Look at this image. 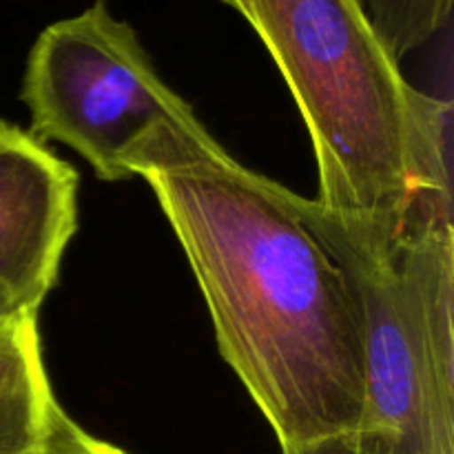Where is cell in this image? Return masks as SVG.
I'll return each instance as SVG.
<instances>
[{"mask_svg": "<svg viewBox=\"0 0 454 454\" xmlns=\"http://www.w3.org/2000/svg\"><path fill=\"white\" fill-rule=\"evenodd\" d=\"M158 198L202 291L222 359L282 450L368 428L353 295L297 193L248 171L198 118L129 162Z\"/></svg>", "mask_w": 454, "mask_h": 454, "instance_id": "cell-1", "label": "cell"}, {"mask_svg": "<svg viewBox=\"0 0 454 454\" xmlns=\"http://www.w3.org/2000/svg\"><path fill=\"white\" fill-rule=\"evenodd\" d=\"M75 229V168L0 120V324L38 317Z\"/></svg>", "mask_w": 454, "mask_h": 454, "instance_id": "cell-4", "label": "cell"}, {"mask_svg": "<svg viewBox=\"0 0 454 454\" xmlns=\"http://www.w3.org/2000/svg\"><path fill=\"white\" fill-rule=\"evenodd\" d=\"M20 98L31 136L74 149L105 182L131 180L129 162L158 129L198 118L106 0L40 31Z\"/></svg>", "mask_w": 454, "mask_h": 454, "instance_id": "cell-3", "label": "cell"}, {"mask_svg": "<svg viewBox=\"0 0 454 454\" xmlns=\"http://www.w3.org/2000/svg\"><path fill=\"white\" fill-rule=\"evenodd\" d=\"M282 454H395L388 439L380 430H357L337 434L322 442L282 450Z\"/></svg>", "mask_w": 454, "mask_h": 454, "instance_id": "cell-8", "label": "cell"}, {"mask_svg": "<svg viewBox=\"0 0 454 454\" xmlns=\"http://www.w3.org/2000/svg\"><path fill=\"white\" fill-rule=\"evenodd\" d=\"M56 403L38 317L0 324V454L34 450Z\"/></svg>", "mask_w": 454, "mask_h": 454, "instance_id": "cell-5", "label": "cell"}, {"mask_svg": "<svg viewBox=\"0 0 454 454\" xmlns=\"http://www.w3.org/2000/svg\"><path fill=\"white\" fill-rule=\"evenodd\" d=\"M362 4L386 47L402 62L450 25L454 0H362Z\"/></svg>", "mask_w": 454, "mask_h": 454, "instance_id": "cell-6", "label": "cell"}, {"mask_svg": "<svg viewBox=\"0 0 454 454\" xmlns=\"http://www.w3.org/2000/svg\"><path fill=\"white\" fill-rule=\"evenodd\" d=\"M27 454H129L122 448L96 437L82 426L75 424L65 408L56 403L49 415V424L44 428L38 446Z\"/></svg>", "mask_w": 454, "mask_h": 454, "instance_id": "cell-7", "label": "cell"}, {"mask_svg": "<svg viewBox=\"0 0 454 454\" xmlns=\"http://www.w3.org/2000/svg\"><path fill=\"white\" fill-rule=\"evenodd\" d=\"M264 43L309 129L322 207L388 247L412 207L452 215V105L412 87L362 0H222Z\"/></svg>", "mask_w": 454, "mask_h": 454, "instance_id": "cell-2", "label": "cell"}]
</instances>
